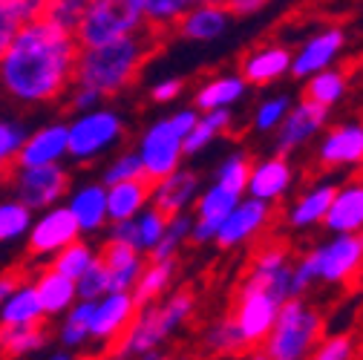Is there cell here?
Returning <instances> with one entry per match:
<instances>
[{
    "mask_svg": "<svg viewBox=\"0 0 363 360\" xmlns=\"http://www.w3.org/2000/svg\"><path fill=\"white\" fill-rule=\"evenodd\" d=\"M78 52L75 32L50 18L38 15L21 23L0 52V93L29 110L64 101L75 81Z\"/></svg>",
    "mask_w": 363,
    "mask_h": 360,
    "instance_id": "6da1fadb",
    "label": "cell"
},
{
    "mask_svg": "<svg viewBox=\"0 0 363 360\" xmlns=\"http://www.w3.org/2000/svg\"><path fill=\"white\" fill-rule=\"evenodd\" d=\"M159 40H162V35L153 32L150 26H145L139 32L107 40V43L81 47L72 84L96 89L104 101L118 99L135 84V78L142 75L145 64L159 50Z\"/></svg>",
    "mask_w": 363,
    "mask_h": 360,
    "instance_id": "7a4b0ae2",
    "label": "cell"
},
{
    "mask_svg": "<svg viewBox=\"0 0 363 360\" xmlns=\"http://www.w3.org/2000/svg\"><path fill=\"white\" fill-rule=\"evenodd\" d=\"M194 311H196V297L191 291H173V294H164L153 303H145V305L135 308L130 326L113 343V349L107 354H113V357H147V360L164 357L162 346H167L182 326H188Z\"/></svg>",
    "mask_w": 363,
    "mask_h": 360,
    "instance_id": "3957f363",
    "label": "cell"
},
{
    "mask_svg": "<svg viewBox=\"0 0 363 360\" xmlns=\"http://www.w3.org/2000/svg\"><path fill=\"white\" fill-rule=\"evenodd\" d=\"M323 337V317L303 297H289L271 323L265 340L259 343V357L268 360H303L311 357L314 346Z\"/></svg>",
    "mask_w": 363,
    "mask_h": 360,
    "instance_id": "277c9868",
    "label": "cell"
},
{
    "mask_svg": "<svg viewBox=\"0 0 363 360\" xmlns=\"http://www.w3.org/2000/svg\"><path fill=\"white\" fill-rule=\"evenodd\" d=\"M124 136V116L104 101L84 113H72V118L67 121V159H72L75 164H96L118 150Z\"/></svg>",
    "mask_w": 363,
    "mask_h": 360,
    "instance_id": "5b68a950",
    "label": "cell"
},
{
    "mask_svg": "<svg viewBox=\"0 0 363 360\" xmlns=\"http://www.w3.org/2000/svg\"><path fill=\"white\" fill-rule=\"evenodd\" d=\"M199 118L196 107H185L176 110L170 116H162L156 121H150L145 127V133L135 139V153L142 159L145 176L150 182L162 179L164 173L176 170L182 162H185V153H182V142H185L188 130L194 127V121Z\"/></svg>",
    "mask_w": 363,
    "mask_h": 360,
    "instance_id": "8992f818",
    "label": "cell"
},
{
    "mask_svg": "<svg viewBox=\"0 0 363 360\" xmlns=\"http://www.w3.org/2000/svg\"><path fill=\"white\" fill-rule=\"evenodd\" d=\"M145 9L142 0H89V6L75 26V38L81 47H96L124 35L145 29Z\"/></svg>",
    "mask_w": 363,
    "mask_h": 360,
    "instance_id": "52a82bcc",
    "label": "cell"
},
{
    "mask_svg": "<svg viewBox=\"0 0 363 360\" xmlns=\"http://www.w3.org/2000/svg\"><path fill=\"white\" fill-rule=\"evenodd\" d=\"M6 185L15 199H21L32 210L52 208L64 202L69 185H72V170L64 162L55 164H35V167H21L15 164L6 173Z\"/></svg>",
    "mask_w": 363,
    "mask_h": 360,
    "instance_id": "ba28073f",
    "label": "cell"
},
{
    "mask_svg": "<svg viewBox=\"0 0 363 360\" xmlns=\"http://www.w3.org/2000/svg\"><path fill=\"white\" fill-rule=\"evenodd\" d=\"M277 308L280 303L271 297L262 286L251 283V280H242L240 283V291H237V300H234V323H237V332L245 343V351H257L259 343L265 340L271 323L277 317Z\"/></svg>",
    "mask_w": 363,
    "mask_h": 360,
    "instance_id": "9c48e42d",
    "label": "cell"
},
{
    "mask_svg": "<svg viewBox=\"0 0 363 360\" xmlns=\"http://www.w3.org/2000/svg\"><path fill=\"white\" fill-rule=\"evenodd\" d=\"M78 225L75 219L69 216L67 205L58 202L52 208H43V210H35L32 216V225L26 231V251H29V259L32 262H50L64 245H69L72 240H78Z\"/></svg>",
    "mask_w": 363,
    "mask_h": 360,
    "instance_id": "30bf717a",
    "label": "cell"
},
{
    "mask_svg": "<svg viewBox=\"0 0 363 360\" xmlns=\"http://www.w3.org/2000/svg\"><path fill=\"white\" fill-rule=\"evenodd\" d=\"M135 308L139 303H135L133 291H107L96 297L89 305V343L104 346V351H110L130 326Z\"/></svg>",
    "mask_w": 363,
    "mask_h": 360,
    "instance_id": "8fae6325",
    "label": "cell"
},
{
    "mask_svg": "<svg viewBox=\"0 0 363 360\" xmlns=\"http://www.w3.org/2000/svg\"><path fill=\"white\" fill-rule=\"evenodd\" d=\"M326 121H329V107H320L308 99L291 104L286 118L274 130V153L291 156L303 150L311 139H317L326 130Z\"/></svg>",
    "mask_w": 363,
    "mask_h": 360,
    "instance_id": "7c38bea8",
    "label": "cell"
},
{
    "mask_svg": "<svg viewBox=\"0 0 363 360\" xmlns=\"http://www.w3.org/2000/svg\"><path fill=\"white\" fill-rule=\"evenodd\" d=\"M64 205L69 210V216L78 225L81 237H99L107 231L110 216H107V185L101 179H86V182L69 185Z\"/></svg>",
    "mask_w": 363,
    "mask_h": 360,
    "instance_id": "4fadbf2b",
    "label": "cell"
},
{
    "mask_svg": "<svg viewBox=\"0 0 363 360\" xmlns=\"http://www.w3.org/2000/svg\"><path fill=\"white\" fill-rule=\"evenodd\" d=\"M314 254H317V283L340 286L360 271L363 240L360 234H332V240L317 245Z\"/></svg>",
    "mask_w": 363,
    "mask_h": 360,
    "instance_id": "5bb4252c",
    "label": "cell"
},
{
    "mask_svg": "<svg viewBox=\"0 0 363 360\" xmlns=\"http://www.w3.org/2000/svg\"><path fill=\"white\" fill-rule=\"evenodd\" d=\"M245 280L262 286L280 305L291 297V254L280 242H265L254 251Z\"/></svg>",
    "mask_w": 363,
    "mask_h": 360,
    "instance_id": "9a60e30c",
    "label": "cell"
},
{
    "mask_svg": "<svg viewBox=\"0 0 363 360\" xmlns=\"http://www.w3.org/2000/svg\"><path fill=\"white\" fill-rule=\"evenodd\" d=\"M346 40H349V35H346L343 26H323V29H317L314 35H308L300 43L297 52H291V69H289V75L308 78L317 69L335 67V61L346 50Z\"/></svg>",
    "mask_w": 363,
    "mask_h": 360,
    "instance_id": "2e32d148",
    "label": "cell"
},
{
    "mask_svg": "<svg viewBox=\"0 0 363 360\" xmlns=\"http://www.w3.org/2000/svg\"><path fill=\"white\" fill-rule=\"evenodd\" d=\"M268 222H271V205L259 202V199H251V196H242L234 205V210L222 219L213 242L219 248H225V251L248 245L268 228Z\"/></svg>",
    "mask_w": 363,
    "mask_h": 360,
    "instance_id": "e0dca14e",
    "label": "cell"
},
{
    "mask_svg": "<svg viewBox=\"0 0 363 360\" xmlns=\"http://www.w3.org/2000/svg\"><path fill=\"white\" fill-rule=\"evenodd\" d=\"M245 193L228 188V185H222V182H213L199 191L196 202H194V228H191V242L194 245H205V242H213L216 231H219V225L222 219L228 216L234 210V205L242 199Z\"/></svg>",
    "mask_w": 363,
    "mask_h": 360,
    "instance_id": "ac0fdd59",
    "label": "cell"
},
{
    "mask_svg": "<svg viewBox=\"0 0 363 360\" xmlns=\"http://www.w3.org/2000/svg\"><path fill=\"white\" fill-rule=\"evenodd\" d=\"M234 15L225 4H205V0H196V4L182 15L173 26V32L182 40L191 43H213L219 38H225L234 26Z\"/></svg>",
    "mask_w": 363,
    "mask_h": 360,
    "instance_id": "d6986e66",
    "label": "cell"
},
{
    "mask_svg": "<svg viewBox=\"0 0 363 360\" xmlns=\"http://www.w3.org/2000/svg\"><path fill=\"white\" fill-rule=\"evenodd\" d=\"M199 191H202L199 173L185 167V164H179L176 170H170L162 179H156V182H150V205H156L164 216H173L182 210H191Z\"/></svg>",
    "mask_w": 363,
    "mask_h": 360,
    "instance_id": "ffe728a7",
    "label": "cell"
},
{
    "mask_svg": "<svg viewBox=\"0 0 363 360\" xmlns=\"http://www.w3.org/2000/svg\"><path fill=\"white\" fill-rule=\"evenodd\" d=\"M294 185V167L289 162V156H268L251 164L248 170V182H245V193L251 199L268 202V205H277Z\"/></svg>",
    "mask_w": 363,
    "mask_h": 360,
    "instance_id": "44dd1931",
    "label": "cell"
},
{
    "mask_svg": "<svg viewBox=\"0 0 363 360\" xmlns=\"http://www.w3.org/2000/svg\"><path fill=\"white\" fill-rule=\"evenodd\" d=\"M317 159L326 167H360L363 162V121H346L323 133Z\"/></svg>",
    "mask_w": 363,
    "mask_h": 360,
    "instance_id": "7402d4cb",
    "label": "cell"
},
{
    "mask_svg": "<svg viewBox=\"0 0 363 360\" xmlns=\"http://www.w3.org/2000/svg\"><path fill=\"white\" fill-rule=\"evenodd\" d=\"M67 159V121H47L35 130H26L23 145L18 150L21 167L55 164Z\"/></svg>",
    "mask_w": 363,
    "mask_h": 360,
    "instance_id": "603a6c76",
    "label": "cell"
},
{
    "mask_svg": "<svg viewBox=\"0 0 363 360\" xmlns=\"http://www.w3.org/2000/svg\"><path fill=\"white\" fill-rule=\"evenodd\" d=\"M291 69V50L283 43H259L257 50L242 55L240 75L248 81V86H271L280 78H286Z\"/></svg>",
    "mask_w": 363,
    "mask_h": 360,
    "instance_id": "cb8c5ba5",
    "label": "cell"
},
{
    "mask_svg": "<svg viewBox=\"0 0 363 360\" xmlns=\"http://www.w3.org/2000/svg\"><path fill=\"white\" fill-rule=\"evenodd\" d=\"M329 234H357L363 231V179L335 188L332 205L323 216Z\"/></svg>",
    "mask_w": 363,
    "mask_h": 360,
    "instance_id": "d4e9b609",
    "label": "cell"
},
{
    "mask_svg": "<svg viewBox=\"0 0 363 360\" xmlns=\"http://www.w3.org/2000/svg\"><path fill=\"white\" fill-rule=\"evenodd\" d=\"M99 259L104 262L107 274H110V291H130L135 277L142 274L147 254L135 251L124 242H116V240H104L99 245Z\"/></svg>",
    "mask_w": 363,
    "mask_h": 360,
    "instance_id": "484cf974",
    "label": "cell"
},
{
    "mask_svg": "<svg viewBox=\"0 0 363 360\" xmlns=\"http://www.w3.org/2000/svg\"><path fill=\"white\" fill-rule=\"evenodd\" d=\"M32 283H35V291H38V297H40V305H43V314H47V320L61 317V314L78 300L75 280L64 277L61 271H55V268L47 265V262H43L40 268H35Z\"/></svg>",
    "mask_w": 363,
    "mask_h": 360,
    "instance_id": "4316f807",
    "label": "cell"
},
{
    "mask_svg": "<svg viewBox=\"0 0 363 360\" xmlns=\"http://www.w3.org/2000/svg\"><path fill=\"white\" fill-rule=\"evenodd\" d=\"M32 323H47V314H43L32 277L29 280L21 277L12 286V291L4 297V303H0V326H32Z\"/></svg>",
    "mask_w": 363,
    "mask_h": 360,
    "instance_id": "83f0119b",
    "label": "cell"
},
{
    "mask_svg": "<svg viewBox=\"0 0 363 360\" xmlns=\"http://www.w3.org/2000/svg\"><path fill=\"white\" fill-rule=\"evenodd\" d=\"M52 346V332L47 323H32V326H0V357H32V354H47Z\"/></svg>",
    "mask_w": 363,
    "mask_h": 360,
    "instance_id": "f1b7e54d",
    "label": "cell"
},
{
    "mask_svg": "<svg viewBox=\"0 0 363 360\" xmlns=\"http://www.w3.org/2000/svg\"><path fill=\"white\" fill-rule=\"evenodd\" d=\"M248 96V81L240 75V72H225V75H216L211 81H205L196 96H194V107L199 113L205 110H225V107H237L242 99Z\"/></svg>",
    "mask_w": 363,
    "mask_h": 360,
    "instance_id": "f546056e",
    "label": "cell"
},
{
    "mask_svg": "<svg viewBox=\"0 0 363 360\" xmlns=\"http://www.w3.org/2000/svg\"><path fill=\"white\" fill-rule=\"evenodd\" d=\"M335 188L337 185H332V182H320V185L308 188L306 193H300L294 199V205L289 208V216H286L289 228L291 231H308V228H314V225H323V216L332 205Z\"/></svg>",
    "mask_w": 363,
    "mask_h": 360,
    "instance_id": "4dcf8cb0",
    "label": "cell"
},
{
    "mask_svg": "<svg viewBox=\"0 0 363 360\" xmlns=\"http://www.w3.org/2000/svg\"><path fill=\"white\" fill-rule=\"evenodd\" d=\"M147 205H150V179L147 176L124 179V182L107 185V216H110V222L130 219Z\"/></svg>",
    "mask_w": 363,
    "mask_h": 360,
    "instance_id": "1f68e13d",
    "label": "cell"
},
{
    "mask_svg": "<svg viewBox=\"0 0 363 360\" xmlns=\"http://www.w3.org/2000/svg\"><path fill=\"white\" fill-rule=\"evenodd\" d=\"M231 124H234V113L228 107H225V110H205V113H199V118L188 130L185 142H182V153H185V159L199 156L205 147H211L216 139H222L225 133L231 130Z\"/></svg>",
    "mask_w": 363,
    "mask_h": 360,
    "instance_id": "d6a6232c",
    "label": "cell"
},
{
    "mask_svg": "<svg viewBox=\"0 0 363 360\" xmlns=\"http://www.w3.org/2000/svg\"><path fill=\"white\" fill-rule=\"evenodd\" d=\"M89 305L93 300H75L58 320L52 337L58 343V349H67L72 354H81L89 346Z\"/></svg>",
    "mask_w": 363,
    "mask_h": 360,
    "instance_id": "836d02e7",
    "label": "cell"
},
{
    "mask_svg": "<svg viewBox=\"0 0 363 360\" xmlns=\"http://www.w3.org/2000/svg\"><path fill=\"white\" fill-rule=\"evenodd\" d=\"M173 277H176V259H150L147 257L142 274L135 277L130 291H133L135 303L145 305V303H153V300L164 297L170 283H173Z\"/></svg>",
    "mask_w": 363,
    "mask_h": 360,
    "instance_id": "e575fe53",
    "label": "cell"
},
{
    "mask_svg": "<svg viewBox=\"0 0 363 360\" xmlns=\"http://www.w3.org/2000/svg\"><path fill=\"white\" fill-rule=\"evenodd\" d=\"M306 89H303V99L320 104V107H335L346 99V89H349V78L343 69L337 67H326V69H317L314 75L303 78Z\"/></svg>",
    "mask_w": 363,
    "mask_h": 360,
    "instance_id": "d590c367",
    "label": "cell"
},
{
    "mask_svg": "<svg viewBox=\"0 0 363 360\" xmlns=\"http://www.w3.org/2000/svg\"><path fill=\"white\" fill-rule=\"evenodd\" d=\"M96 259H99V245L89 242V237H78L69 245H64L47 265H52L55 271H61L69 280H78Z\"/></svg>",
    "mask_w": 363,
    "mask_h": 360,
    "instance_id": "8d00e7d4",
    "label": "cell"
},
{
    "mask_svg": "<svg viewBox=\"0 0 363 360\" xmlns=\"http://www.w3.org/2000/svg\"><path fill=\"white\" fill-rule=\"evenodd\" d=\"M191 228H194V213L191 210H182L167 216V225L162 231V240L156 242V248L147 254L150 259H176L182 245L191 242Z\"/></svg>",
    "mask_w": 363,
    "mask_h": 360,
    "instance_id": "74e56055",
    "label": "cell"
},
{
    "mask_svg": "<svg viewBox=\"0 0 363 360\" xmlns=\"http://www.w3.org/2000/svg\"><path fill=\"white\" fill-rule=\"evenodd\" d=\"M32 216H35V210L26 208L21 199H15V196L0 199V245H12V242L26 240Z\"/></svg>",
    "mask_w": 363,
    "mask_h": 360,
    "instance_id": "f35d334b",
    "label": "cell"
},
{
    "mask_svg": "<svg viewBox=\"0 0 363 360\" xmlns=\"http://www.w3.org/2000/svg\"><path fill=\"white\" fill-rule=\"evenodd\" d=\"M196 0H142V9H145V21L153 32L167 35L173 32L176 21L185 15Z\"/></svg>",
    "mask_w": 363,
    "mask_h": 360,
    "instance_id": "ab89813d",
    "label": "cell"
},
{
    "mask_svg": "<svg viewBox=\"0 0 363 360\" xmlns=\"http://www.w3.org/2000/svg\"><path fill=\"white\" fill-rule=\"evenodd\" d=\"M202 343L211 354H242L245 351V343L237 332V323H234L231 314L216 320V323H211L202 334Z\"/></svg>",
    "mask_w": 363,
    "mask_h": 360,
    "instance_id": "60d3db41",
    "label": "cell"
},
{
    "mask_svg": "<svg viewBox=\"0 0 363 360\" xmlns=\"http://www.w3.org/2000/svg\"><path fill=\"white\" fill-rule=\"evenodd\" d=\"M145 176V167H142V159L133 147L130 150H113L107 156V164L101 170V182L104 185H116V182H124V179H139Z\"/></svg>",
    "mask_w": 363,
    "mask_h": 360,
    "instance_id": "b9f144b4",
    "label": "cell"
},
{
    "mask_svg": "<svg viewBox=\"0 0 363 360\" xmlns=\"http://www.w3.org/2000/svg\"><path fill=\"white\" fill-rule=\"evenodd\" d=\"M133 222H135V234H139V251L142 254H150L156 248V242L162 240L167 216L156 205H147V208H142L139 213L133 216Z\"/></svg>",
    "mask_w": 363,
    "mask_h": 360,
    "instance_id": "7bdbcfd3",
    "label": "cell"
},
{
    "mask_svg": "<svg viewBox=\"0 0 363 360\" xmlns=\"http://www.w3.org/2000/svg\"><path fill=\"white\" fill-rule=\"evenodd\" d=\"M26 127L12 121V118H0V179H6V173L18 164V150L23 145Z\"/></svg>",
    "mask_w": 363,
    "mask_h": 360,
    "instance_id": "ee69618b",
    "label": "cell"
},
{
    "mask_svg": "<svg viewBox=\"0 0 363 360\" xmlns=\"http://www.w3.org/2000/svg\"><path fill=\"white\" fill-rule=\"evenodd\" d=\"M86 6H89V0H43V18H50L52 23L75 32Z\"/></svg>",
    "mask_w": 363,
    "mask_h": 360,
    "instance_id": "f6af8a7d",
    "label": "cell"
},
{
    "mask_svg": "<svg viewBox=\"0 0 363 360\" xmlns=\"http://www.w3.org/2000/svg\"><path fill=\"white\" fill-rule=\"evenodd\" d=\"M248 170H251V159L242 150H234L231 156H225L222 164L216 167V182L228 185L240 193H245V182H248Z\"/></svg>",
    "mask_w": 363,
    "mask_h": 360,
    "instance_id": "bcb514c9",
    "label": "cell"
},
{
    "mask_svg": "<svg viewBox=\"0 0 363 360\" xmlns=\"http://www.w3.org/2000/svg\"><path fill=\"white\" fill-rule=\"evenodd\" d=\"M289 107H291V99H289V96H271V99H265V101L254 110L251 127H254L257 133H274L277 124L286 118Z\"/></svg>",
    "mask_w": 363,
    "mask_h": 360,
    "instance_id": "7dc6e473",
    "label": "cell"
},
{
    "mask_svg": "<svg viewBox=\"0 0 363 360\" xmlns=\"http://www.w3.org/2000/svg\"><path fill=\"white\" fill-rule=\"evenodd\" d=\"M75 288H78V300H96L101 294L110 291V274L101 259H96L93 265L86 268V271L75 280Z\"/></svg>",
    "mask_w": 363,
    "mask_h": 360,
    "instance_id": "c3c4849f",
    "label": "cell"
},
{
    "mask_svg": "<svg viewBox=\"0 0 363 360\" xmlns=\"http://www.w3.org/2000/svg\"><path fill=\"white\" fill-rule=\"evenodd\" d=\"M317 283V254L314 248L291 262V297H303Z\"/></svg>",
    "mask_w": 363,
    "mask_h": 360,
    "instance_id": "681fc988",
    "label": "cell"
},
{
    "mask_svg": "<svg viewBox=\"0 0 363 360\" xmlns=\"http://www.w3.org/2000/svg\"><path fill=\"white\" fill-rule=\"evenodd\" d=\"M26 21H32V18L23 9L21 0H0V52L6 50V43L18 32V26L26 23Z\"/></svg>",
    "mask_w": 363,
    "mask_h": 360,
    "instance_id": "f907efd6",
    "label": "cell"
},
{
    "mask_svg": "<svg viewBox=\"0 0 363 360\" xmlns=\"http://www.w3.org/2000/svg\"><path fill=\"white\" fill-rule=\"evenodd\" d=\"M354 354V340L349 334H335V337H320V343L314 346L311 357L317 360H349Z\"/></svg>",
    "mask_w": 363,
    "mask_h": 360,
    "instance_id": "816d5d0a",
    "label": "cell"
},
{
    "mask_svg": "<svg viewBox=\"0 0 363 360\" xmlns=\"http://www.w3.org/2000/svg\"><path fill=\"white\" fill-rule=\"evenodd\" d=\"M101 101H104V99L96 93V89L81 86V84H72V86L67 89V96H64V104H67L69 116H72V113H84V110H89V107H99Z\"/></svg>",
    "mask_w": 363,
    "mask_h": 360,
    "instance_id": "f5cc1de1",
    "label": "cell"
},
{
    "mask_svg": "<svg viewBox=\"0 0 363 360\" xmlns=\"http://www.w3.org/2000/svg\"><path fill=\"white\" fill-rule=\"evenodd\" d=\"M185 93V81L182 78H162L150 86V101L153 104H170Z\"/></svg>",
    "mask_w": 363,
    "mask_h": 360,
    "instance_id": "db71d44e",
    "label": "cell"
},
{
    "mask_svg": "<svg viewBox=\"0 0 363 360\" xmlns=\"http://www.w3.org/2000/svg\"><path fill=\"white\" fill-rule=\"evenodd\" d=\"M271 0H225V6L231 9L234 18H251L257 12H262Z\"/></svg>",
    "mask_w": 363,
    "mask_h": 360,
    "instance_id": "11a10c76",
    "label": "cell"
},
{
    "mask_svg": "<svg viewBox=\"0 0 363 360\" xmlns=\"http://www.w3.org/2000/svg\"><path fill=\"white\" fill-rule=\"evenodd\" d=\"M21 280V274L18 271H4V274H0V303H4V297L12 291V286Z\"/></svg>",
    "mask_w": 363,
    "mask_h": 360,
    "instance_id": "9f6ffc18",
    "label": "cell"
},
{
    "mask_svg": "<svg viewBox=\"0 0 363 360\" xmlns=\"http://www.w3.org/2000/svg\"><path fill=\"white\" fill-rule=\"evenodd\" d=\"M205 4H225V0H205Z\"/></svg>",
    "mask_w": 363,
    "mask_h": 360,
    "instance_id": "6f0895ef",
    "label": "cell"
},
{
    "mask_svg": "<svg viewBox=\"0 0 363 360\" xmlns=\"http://www.w3.org/2000/svg\"><path fill=\"white\" fill-rule=\"evenodd\" d=\"M360 61H363V52H360Z\"/></svg>",
    "mask_w": 363,
    "mask_h": 360,
    "instance_id": "680465c9",
    "label": "cell"
},
{
    "mask_svg": "<svg viewBox=\"0 0 363 360\" xmlns=\"http://www.w3.org/2000/svg\"><path fill=\"white\" fill-rule=\"evenodd\" d=\"M360 170H363V162H360Z\"/></svg>",
    "mask_w": 363,
    "mask_h": 360,
    "instance_id": "91938a15",
    "label": "cell"
}]
</instances>
